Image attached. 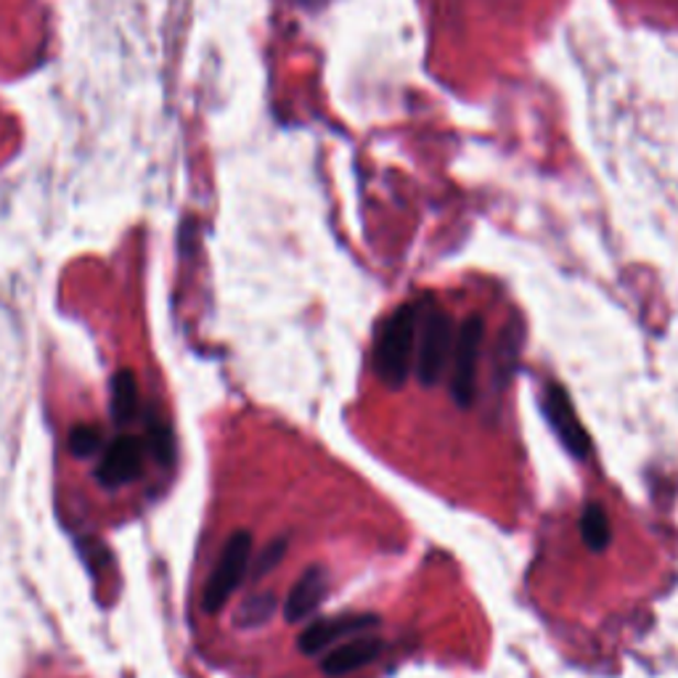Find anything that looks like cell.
<instances>
[{
  "label": "cell",
  "instance_id": "1",
  "mask_svg": "<svg viewBox=\"0 0 678 678\" xmlns=\"http://www.w3.org/2000/svg\"><path fill=\"white\" fill-rule=\"evenodd\" d=\"M422 308L403 305L384 324L380 342H376L374 369L390 390H401L408 382L411 361H414V339L419 331Z\"/></svg>",
  "mask_w": 678,
  "mask_h": 678
},
{
  "label": "cell",
  "instance_id": "2",
  "mask_svg": "<svg viewBox=\"0 0 678 678\" xmlns=\"http://www.w3.org/2000/svg\"><path fill=\"white\" fill-rule=\"evenodd\" d=\"M250 559H252V533L237 531L226 540L223 554H220L218 559V567H215L210 580H207L205 593H201V610L212 615V612H220L226 608L228 599L233 597V591L239 589L247 570H250Z\"/></svg>",
  "mask_w": 678,
  "mask_h": 678
},
{
  "label": "cell",
  "instance_id": "3",
  "mask_svg": "<svg viewBox=\"0 0 678 678\" xmlns=\"http://www.w3.org/2000/svg\"><path fill=\"white\" fill-rule=\"evenodd\" d=\"M419 329L422 342L419 353H416V376H419L424 387H433L435 382H440L448 356H451L453 321L446 310L422 308Z\"/></svg>",
  "mask_w": 678,
  "mask_h": 678
},
{
  "label": "cell",
  "instance_id": "4",
  "mask_svg": "<svg viewBox=\"0 0 678 678\" xmlns=\"http://www.w3.org/2000/svg\"><path fill=\"white\" fill-rule=\"evenodd\" d=\"M485 321L480 316H469L456 331L453 367H451V397L459 408H469L478 395V361Z\"/></svg>",
  "mask_w": 678,
  "mask_h": 678
},
{
  "label": "cell",
  "instance_id": "5",
  "mask_svg": "<svg viewBox=\"0 0 678 678\" xmlns=\"http://www.w3.org/2000/svg\"><path fill=\"white\" fill-rule=\"evenodd\" d=\"M143 451L146 442L135 438V435H120L103 448L99 467H96V480L107 491L128 485L141 474L143 469Z\"/></svg>",
  "mask_w": 678,
  "mask_h": 678
},
{
  "label": "cell",
  "instance_id": "6",
  "mask_svg": "<svg viewBox=\"0 0 678 678\" xmlns=\"http://www.w3.org/2000/svg\"><path fill=\"white\" fill-rule=\"evenodd\" d=\"M544 411H546V419H549L554 433L559 435V440L565 442L567 451L576 456V459L583 461L586 456L591 453V440H589V435H586L583 424L578 422L570 397H567V393L559 387V384H546Z\"/></svg>",
  "mask_w": 678,
  "mask_h": 678
},
{
  "label": "cell",
  "instance_id": "7",
  "mask_svg": "<svg viewBox=\"0 0 678 678\" xmlns=\"http://www.w3.org/2000/svg\"><path fill=\"white\" fill-rule=\"evenodd\" d=\"M374 615H342V617H324V621L310 623L297 638V647L303 655H321L329 647H335L342 636L358 634L374 625Z\"/></svg>",
  "mask_w": 678,
  "mask_h": 678
},
{
  "label": "cell",
  "instance_id": "8",
  "mask_svg": "<svg viewBox=\"0 0 678 678\" xmlns=\"http://www.w3.org/2000/svg\"><path fill=\"white\" fill-rule=\"evenodd\" d=\"M326 591H329V576H326V567L313 565L299 576V580L292 586V591L286 593L284 602V621L289 625H297L308 621L313 612L318 610V604L324 602Z\"/></svg>",
  "mask_w": 678,
  "mask_h": 678
},
{
  "label": "cell",
  "instance_id": "9",
  "mask_svg": "<svg viewBox=\"0 0 678 678\" xmlns=\"http://www.w3.org/2000/svg\"><path fill=\"white\" fill-rule=\"evenodd\" d=\"M380 652H382L380 638H371V636L350 638V642H345L342 647L326 652L321 660V670H324V676H329V678L348 676V674H353V670L363 668V665H369L371 660H376Z\"/></svg>",
  "mask_w": 678,
  "mask_h": 678
},
{
  "label": "cell",
  "instance_id": "10",
  "mask_svg": "<svg viewBox=\"0 0 678 678\" xmlns=\"http://www.w3.org/2000/svg\"><path fill=\"white\" fill-rule=\"evenodd\" d=\"M141 395H139V380L130 369H120L112 380V419L120 427H125L139 416Z\"/></svg>",
  "mask_w": 678,
  "mask_h": 678
},
{
  "label": "cell",
  "instance_id": "11",
  "mask_svg": "<svg viewBox=\"0 0 678 678\" xmlns=\"http://www.w3.org/2000/svg\"><path fill=\"white\" fill-rule=\"evenodd\" d=\"M580 536H583L586 546H589L591 551H604L610 546V520L599 504H589L583 508V514H580Z\"/></svg>",
  "mask_w": 678,
  "mask_h": 678
},
{
  "label": "cell",
  "instance_id": "12",
  "mask_svg": "<svg viewBox=\"0 0 678 678\" xmlns=\"http://www.w3.org/2000/svg\"><path fill=\"white\" fill-rule=\"evenodd\" d=\"M273 612H276V597H273L271 591L254 593V597H247L244 602L239 604L233 623H237L239 628H260V625L271 621Z\"/></svg>",
  "mask_w": 678,
  "mask_h": 678
},
{
  "label": "cell",
  "instance_id": "13",
  "mask_svg": "<svg viewBox=\"0 0 678 678\" xmlns=\"http://www.w3.org/2000/svg\"><path fill=\"white\" fill-rule=\"evenodd\" d=\"M67 448L75 459H94L103 448L101 429L94 427V424H77V427L69 429Z\"/></svg>",
  "mask_w": 678,
  "mask_h": 678
},
{
  "label": "cell",
  "instance_id": "14",
  "mask_svg": "<svg viewBox=\"0 0 678 678\" xmlns=\"http://www.w3.org/2000/svg\"><path fill=\"white\" fill-rule=\"evenodd\" d=\"M284 554H286V540H284V538L271 540V544L265 546L263 551H260V557L254 559L252 578H254V580H260V578L269 576V572L276 570L278 562H282V559H284Z\"/></svg>",
  "mask_w": 678,
  "mask_h": 678
},
{
  "label": "cell",
  "instance_id": "15",
  "mask_svg": "<svg viewBox=\"0 0 678 678\" xmlns=\"http://www.w3.org/2000/svg\"><path fill=\"white\" fill-rule=\"evenodd\" d=\"M149 448H152L156 461L170 464V461H173V433H170V427H165V424H152V429H149Z\"/></svg>",
  "mask_w": 678,
  "mask_h": 678
}]
</instances>
